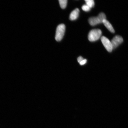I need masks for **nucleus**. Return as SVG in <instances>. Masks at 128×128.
<instances>
[{"mask_svg":"<svg viewBox=\"0 0 128 128\" xmlns=\"http://www.w3.org/2000/svg\"><path fill=\"white\" fill-rule=\"evenodd\" d=\"M105 14L103 12H101L97 17H91L88 20V22L92 26H94L98 24L103 23V21L106 20Z\"/></svg>","mask_w":128,"mask_h":128,"instance_id":"1","label":"nucleus"},{"mask_svg":"<svg viewBox=\"0 0 128 128\" xmlns=\"http://www.w3.org/2000/svg\"><path fill=\"white\" fill-rule=\"evenodd\" d=\"M102 33L101 30L98 29L92 30L88 35V39L92 42L97 41L100 39Z\"/></svg>","mask_w":128,"mask_h":128,"instance_id":"2","label":"nucleus"},{"mask_svg":"<svg viewBox=\"0 0 128 128\" xmlns=\"http://www.w3.org/2000/svg\"><path fill=\"white\" fill-rule=\"evenodd\" d=\"M65 28V26L64 24H61L58 26L56 30L55 37L56 41L61 40L64 35Z\"/></svg>","mask_w":128,"mask_h":128,"instance_id":"3","label":"nucleus"},{"mask_svg":"<svg viewBox=\"0 0 128 128\" xmlns=\"http://www.w3.org/2000/svg\"><path fill=\"white\" fill-rule=\"evenodd\" d=\"M101 40L106 50L109 52H112L113 49L111 41L104 36L102 37Z\"/></svg>","mask_w":128,"mask_h":128,"instance_id":"4","label":"nucleus"},{"mask_svg":"<svg viewBox=\"0 0 128 128\" xmlns=\"http://www.w3.org/2000/svg\"><path fill=\"white\" fill-rule=\"evenodd\" d=\"M124 41L123 38L120 36H116L113 38L111 41L113 49L117 48L120 44H122Z\"/></svg>","mask_w":128,"mask_h":128,"instance_id":"5","label":"nucleus"},{"mask_svg":"<svg viewBox=\"0 0 128 128\" xmlns=\"http://www.w3.org/2000/svg\"><path fill=\"white\" fill-rule=\"evenodd\" d=\"M80 10L79 9L76 8L70 14V20H75L77 19L79 16Z\"/></svg>","mask_w":128,"mask_h":128,"instance_id":"6","label":"nucleus"},{"mask_svg":"<svg viewBox=\"0 0 128 128\" xmlns=\"http://www.w3.org/2000/svg\"><path fill=\"white\" fill-rule=\"evenodd\" d=\"M103 23L106 27L110 32L112 33H114L115 30L111 23L108 20H106L103 21Z\"/></svg>","mask_w":128,"mask_h":128,"instance_id":"7","label":"nucleus"},{"mask_svg":"<svg viewBox=\"0 0 128 128\" xmlns=\"http://www.w3.org/2000/svg\"><path fill=\"white\" fill-rule=\"evenodd\" d=\"M59 2L62 8L64 9L66 8L68 2L67 0H59Z\"/></svg>","mask_w":128,"mask_h":128,"instance_id":"8","label":"nucleus"},{"mask_svg":"<svg viewBox=\"0 0 128 128\" xmlns=\"http://www.w3.org/2000/svg\"><path fill=\"white\" fill-rule=\"evenodd\" d=\"M85 1L86 4L90 8L93 7L95 5V2L93 0H86Z\"/></svg>","mask_w":128,"mask_h":128,"instance_id":"9","label":"nucleus"},{"mask_svg":"<svg viewBox=\"0 0 128 128\" xmlns=\"http://www.w3.org/2000/svg\"><path fill=\"white\" fill-rule=\"evenodd\" d=\"M82 10L84 12H89L91 8H90L87 5L84 4L83 5L82 7Z\"/></svg>","mask_w":128,"mask_h":128,"instance_id":"10","label":"nucleus"},{"mask_svg":"<svg viewBox=\"0 0 128 128\" xmlns=\"http://www.w3.org/2000/svg\"><path fill=\"white\" fill-rule=\"evenodd\" d=\"M84 60V59L83 58L82 56H80L78 57L77 59L78 61V63H79Z\"/></svg>","mask_w":128,"mask_h":128,"instance_id":"11","label":"nucleus"},{"mask_svg":"<svg viewBox=\"0 0 128 128\" xmlns=\"http://www.w3.org/2000/svg\"><path fill=\"white\" fill-rule=\"evenodd\" d=\"M87 60H86V59H84L82 61L80 62V64L81 65H84L87 63Z\"/></svg>","mask_w":128,"mask_h":128,"instance_id":"12","label":"nucleus"}]
</instances>
